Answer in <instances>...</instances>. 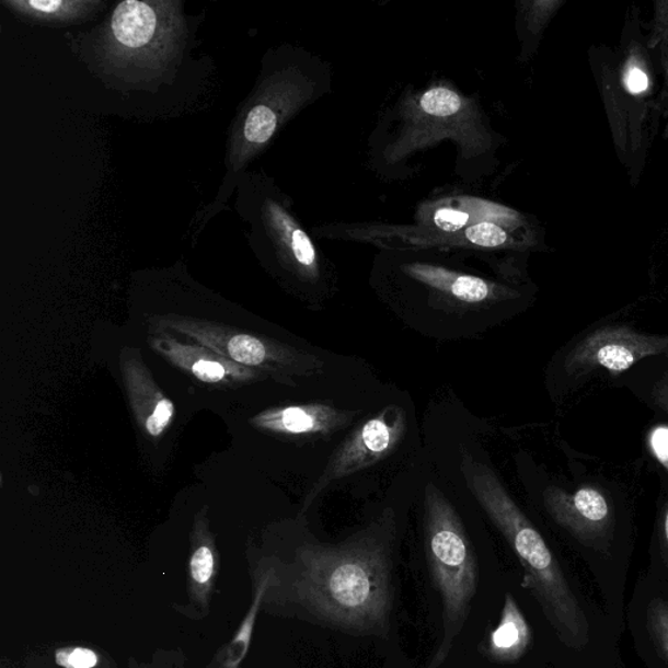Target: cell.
I'll return each instance as SVG.
<instances>
[{
	"instance_id": "cell-9",
	"label": "cell",
	"mask_w": 668,
	"mask_h": 668,
	"mask_svg": "<svg viewBox=\"0 0 668 668\" xmlns=\"http://www.w3.org/2000/svg\"><path fill=\"white\" fill-rule=\"evenodd\" d=\"M148 339L156 353L181 370L189 372L201 383H247L257 377L254 370L231 362L208 347L182 344L161 330L149 334Z\"/></svg>"
},
{
	"instance_id": "cell-23",
	"label": "cell",
	"mask_w": 668,
	"mask_h": 668,
	"mask_svg": "<svg viewBox=\"0 0 668 668\" xmlns=\"http://www.w3.org/2000/svg\"><path fill=\"white\" fill-rule=\"evenodd\" d=\"M653 448L654 452L658 456V459L665 463H668V429L660 428L653 435Z\"/></svg>"
},
{
	"instance_id": "cell-7",
	"label": "cell",
	"mask_w": 668,
	"mask_h": 668,
	"mask_svg": "<svg viewBox=\"0 0 668 668\" xmlns=\"http://www.w3.org/2000/svg\"><path fill=\"white\" fill-rule=\"evenodd\" d=\"M660 354L668 356V336H654L623 325L604 326L579 341L565 358V370L572 375L596 370L618 375Z\"/></svg>"
},
{
	"instance_id": "cell-24",
	"label": "cell",
	"mask_w": 668,
	"mask_h": 668,
	"mask_svg": "<svg viewBox=\"0 0 668 668\" xmlns=\"http://www.w3.org/2000/svg\"><path fill=\"white\" fill-rule=\"evenodd\" d=\"M653 398L656 404L668 414V377L654 387Z\"/></svg>"
},
{
	"instance_id": "cell-18",
	"label": "cell",
	"mask_w": 668,
	"mask_h": 668,
	"mask_svg": "<svg viewBox=\"0 0 668 668\" xmlns=\"http://www.w3.org/2000/svg\"><path fill=\"white\" fill-rule=\"evenodd\" d=\"M467 238L470 242L482 245V247H497V245H502L508 240L506 231L490 222L476 223L469 228Z\"/></svg>"
},
{
	"instance_id": "cell-14",
	"label": "cell",
	"mask_w": 668,
	"mask_h": 668,
	"mask_svg": "<svg viewBox=\"0 0 668 668\" xmlns=\"http://www.w3.org/2000/svg\"><path fill=\"white\" fill-rule=\"evenodd\" d=\"M415 275L434 288L447 291L449 296L462 303H485L499 296L493 285L479 277L447 275L445 272L429 269L417 270Z\"/></svg>"
},
{
	"instance_id": "cell-21",
	"label": "cell",
	"mask_w": 668,
	"mask_h": 668,
	"mask_svg": "<svg viewBox=\"0 0 668 668\" xmlns=\"http://www.w3.org/2000/svg\"><path fill=\"white\" fill-rule=\"evenodd\" d=\"M436 227L445 231L460 230L469 221V215L451 208H441L435 214Z\"/></svg>"
},
{
	"instance_id": "cell-22",
	"label": "cell",
	"mask_w": 668,
	"mask_h": 668,
	"mask_svg": "<svg viewBox=\"0 0 668 668\" xmlns=\"http://www.w3.org/2000/svg\"><path fill=\"white\" fill-rule=\"evenodd\" d=\"M625 88L632 94H641L649 88V78L638 66L631 65L625 74Z\"/></svg>"
},
{
	"instance_id": "cell-6",
	"label": "cell",
	"mask_w": 668,
	"mask_h": 668,
	"mask_svg": "<svg viewBox=\"0 0 668 668\" xmlns=\"http://www.w3.org/2000/svg\"><path fill=\"white\" fill-rule=\"evenodd\" d=\"M407 427L406 413L400 406L390 405L375 417L368 418L334 451L322 476L306 496L304 509L329 488L333 482L377 465L387 459L404 439Z\"/></svg>"
},
{
	"instance_id": "cell-13",
	"label": "cell",
	"mask_w": 668,
	"mask_h": 668,
	"mask_svg": "<svg viewBox=\"0 0 668 668\" xmlns=\"http://www.w3.org/2000/svg\"><path fill=\"white\" fill-rule=\"evenodd\" d=\"M12 11L37 20L41 23H74L90 16L99 2H84V0H30V2H3Z\"/></svg>"
},
{
	"instance_id": "cell-4",
	"label": "cell",
	"mask_w": 668,
	"mask_h": 668,
	"mask_svg": "<svg viewBox=\"0 0 668 668\" xmlns=\"http://www.w3.org/2000/svg\"><path fill=\"white\" fill-rule=\"evenodd\" d=\"M156 323L159 330L180 332L231 362L270 375L279 383L296 387V377L323 372V360L313 354L229 326L175 316L159 319Z\"/></svg>"
},
{
	"instance_id": "cell-25",
	"label": "cell",
	"mask_w": 668,
	"mask_h": 668,
	"mask_svg": "<svg viewBox=\"0 0 668 668\" xmlns=\"http://www.w3.org/2000/svg\"><path fill=\"white\" fill-rule=\"evenodd\" d=\"M665 540L668 544V506L665 514Z\"/></svg>"
},
{
	"instance_id": "cell-12",
	"label": "cell",
	"mask_w": 668,
	"mask_h": 668,
	"mask_svg": "<svg viewBox=\"0 0 668 668\" xmlns=\"http://www.w3.org/2000/svg\"><path fill=\"white\" fill-rule=\"evenodd\" d=\"M531 632L512 595L506 596L499 624L491 633L487 650L499 663H516L528 650Z\"/></svg>"
},
{
	"instance_id": "cell-3",
	"label": "cell",
	"mask_w": 668,
	"mask_h": 668,
	"mask_svg": "<svg viewBox=\"0 0 668 668\" xmlns=\"http://www.w3.org/2000/svg\"><path fill=\"white\" fill-rule=\"evenodd\" d=\"M426 549L436 588L445 604L446 637L427 668L447 658L457 633L468 618L479 585V564L457 510L433 483L426 487Z\"/></svg>"
},
{
	"instance_id": "cell-11",
	"label": "cell",
	"mask_w": 668,
	"mask_h": 668,
	"mask_svg": "<svg viewBox=\"0 0 668 668\" xmlns=\"http://www.w3.org/2000/svg\"><path fill=\"white\" fill-rule=\"evenodd\" d=\"M120 366L136 419L149 436L159 438L174 418L173 401L157 387L138 353L136 357H123Z\"/></svg>"
},
{
	"instance_id": "cell-10",
	"label": "cell",
	"mask_w": 668,
	"mask_h": 668,
	"mask_svg": "<svg viewBox=\"0 0 668 668\" xmlns=\"http://www.w3.org/2000/svg\"><path fill=\"white\" fill-rule=\"evenodd\" d=\"M357 411H344L330 404H306L270 408L256 415L252 426L276 435H331L349 426Z\"/></svg>"
},
{
	"instance_id": "cell-20",
	"label": "cell",
	"mask_w": 668,
	"mask_h": 668,
	"mask_svg": "<svg viewBox=\"0 0 668 668\" xmlns=\"http://www.w3.org/2000/svg\"><path fill=\"white\" fill-rule=\"evenodd\" d=\"M57 660L60 666L66 668H93L97 665V656L90 649H83V647L58 652Z\"/></svg>"
},
{
	"instance_id": "cell-17",
	"label": "cell",
	"mask_w": 668,
	"mask_h": 668,
	"mask_svg": "<svg viewBox=\"0 0 668 668\" xmlns=\"http://www.w3.org/2000/svg\"><path fill=\"white\" fill-rule=\"evenodd\" d=\"M647 622L654 643L668 664V602L654 599L647 609Z\"/></svg>"
},
{
	"instance_id": "cell-15",
	"label": "cell",
	"mask_w": 668,
	"mask_h": 668,
	"mask_svg": "<svg viewBox=\"0 0 668 668\" xmlns=\"http://www.w3.org/2000/svg\"><path fill=\"white\" fill-rule=\"evenodd\" d=\"M272 220L283 235V240L288 244L292 257L306 269H313L316 265V251L310 241L309 235L303 230L292 227L289 217L276 207L270 208Z\"/></svg>"
},
{
	"instance_id": "cell-2",
	"label": "cell",
	"mask_w": 668,
	"mask_h": 668,
	"mask_svg": "<svg viewBox=\"0 0 668 668\" xmlns=\"http://www.w3.org/2000/svg\"><path fill=\"white\" fill-rule=\"evenodd\" d=\"M460 469L470 493L515 551L527 585L558 637L568 646L583 649L589 643L588 619L540 531L486 463L462 452Z\"/></svg>"
},
{
	"instance_id": "cell-16",
	"label": "cell",
	"mask_w": 668,
	"mask_h": 668,
	"mask_svg": "<svg viewBox=\"0 0 668 668\" xmlns=\"http://www.w3.org/2000/svg\"><path fill=\"white\" fill-rule=\"evenodd\" d=\"M421 106L428 115H435V117H451V115L459 113L461 108V99L459 97V94L447 90V88H435V90L424 94Z\"/></svg>"
},
{
	"instance_id": "cell-19",
	"label": "cell",
	"mask_w": 668,
	"mask_h": 668,
	"mask_svg": "<svg viewBox=\"0 0 668 668\" xmlns=\"http://www.w3.org/2000/svg\"><path fill=\"white\" fill-rule=\"evenodd\" d=\"M215 567L214 554L209 548L203 546L195 551L191 558V574L195 581L206 584L212 577Z\"/></svg>"
},
{
	"instance_id": "cell-1",
	"label": "cell",
	"mask_w": 668,
	"mask_h": 668,
	"mask_svg": "<svg viewBox=\"0 0 668 668\" xmlns=\"http://www.w3.org/2000/svg\"><path fill=\"white\" fill-rule=\"evenodd\" d=\"M306 591L325 623L347 631L380 633L391 612L387 544L375 529L339 546L303 552Z\"/></svg>"
},
{
	"instance_id": "cell-8",
	"label": "cell",
	"mask_w": 668,
	"mask_h": 668,
	"mask_svg": "<svg viewBox=\"0 0 668 668\" xmlns=\"http://www.w3.org/2000/svg\"><path fill=\"white\" fill-rule=\"evenodd\" d=\"M543 500L550 516L579 541L597 543L608 535L612 510L601 490L586 486L567 493L549 487L544 491Z\"/></svg>"
},
{
	"instance_id": "cell-5",
	"label": "cell",
	"mask_w": 668,
	"mask_h": 668,
	"mask_svg": "<svg viewBox=\"0 0 668 668\" xmlns=\"http://www.w3.org/2000/svg\"><path fill=\"white\" fill-rule=\"evenodd\" d=\"M175 3L126 0L117 5L106 39L108 57L122 67L159 68L175 56L181 36Z\"/></svg>"
}]
</instances>
